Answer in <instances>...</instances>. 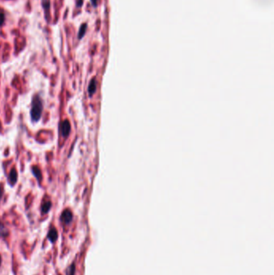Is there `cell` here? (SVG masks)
<instances>
[{
    "mask_svg": "<svg viewBox=\"0 0 274 275\" xmlns=\"http://www.w3.org/2000/svg\"><path fill=\"white\" fill-rule=\"evenodd\" d=\"M84 3V0H77V7L81 8Z\"/></svg>",
    "mask_w": 274,
    "mask_h": 275,
    "instance_id": "5bb4252c",
    "label": "cell"
},
{
    "mask_svg": "<svg viewBox=\"0 0 274 275\" xmlns=\"http://www.w3.org/2000/svg\"><path fill=\"white\" fill-rule=\"evenodd\" d=\"M86 31H87V23H82L81 25L80 28H79L78 35H77L78 40H81V39L83 38L84 36L85 35Z\"/></svg>",
    "mask_w": 274,
    "mask_h": 275,
    "instance_id": "52a82bcc",
    "label": "cell"
},
{
    "mask_svg": "<svg viewBox=\"0 0 274 275\" xmlns=\"http://www.w3.org/2000/svg\"><path fill=\"white\" fill-rule=\"evenodd\" d=\"M47 238L49 239V241H51L52 243L56 242L57 238H58V232H57V230H56L54 227L49 230L48 234H47Z\"/></svg>",
    "mask_w": 274,
    "mask_h": 275,
    "instance_id": "5b68a950",
    "label": "cell"
},
{
    "mask_svg": "<svg viewBox=\"0 0 274 275\" xmlns=\"http://www.w3.org/2000/svg\"><path fill=\"white\" fill-rule=\"evenodd\" d=\"M5 22V14L2 11H0V27H2Z\"/></svg>",
    "mask_w": 274,
    "mask_h": 275,
    "instance_id": "4fadbf2b",
    "label": "cell"
},
{
    "mask_svg": "<svg viewBox=\"0 0 274 275\" xmlns=\"http://www.w3.org/2000/svg\"><path fill=\"white\" fill-rule=\"evenodd\" d=\"M61 131L62 135L64 138H67L68 136L69 135L70 131H71V125H70V122L68 120H64L61 123Z\"/></svg>",
    "mask_w": 274,
    "mask_h": 275,
    "instance_id": "3957f363",
    "label": "cell"
},
{
    "mask_svg": "<svg viewBox=\"0 0 274 275\" xmlns=\"http://www.w3.org/2000/svg\"><path fill=\"white\" fill-rule=\"evenodd\" d=\"M66 273L67 275H74L75 274V265L74 264H72L71 266L68 268L67 271H66Z\"/></svg>",
    "mask_w": 274,
    "mask_h": 275,
    "instance_id": "7c38bea8",
    "label": "cell"
},
{
    "mask_svg": "<svg viewBox=\"0 0 274 275\" xmlns=\"http://www.w3.org/2000/svg\"><path fill=\"white\" fill-rule=\"evenodd\" d=\"M41 4L43 7V12H44V17L45 19L47 22H49L50 19H51V14H50V10H51V1L50 0H41Z\"/></svg>",
    "mask_w": 274,
    "mask_h": 275,
    "instance_id": "7a4b0ae2",
    "label": "cell"
},
{
    "mask_svg": "<svg viewBox=\"0 0 274 275\" xmlns=\"http://www.w3.org/2000/svg\"><path fill=\"white\" fill-rule=\"evenodd\" d=\"M52 207V203L50 201H44L43 204H42V206H41V210H42V212L43 213H47L48 212V211L50 210Z\"/></svg>",
    "mask_w": 274,
    "mask_h": 275,
    "instance_id": "9c48e42d",
    "label": "cell"
},
{
    "mask_svg": "<svg viewBox=\"0 0 274 275\" xmlns=\"http://www.w3.org/2000/svg\"><path fill=\"white\" fill-rule=\"evenodd\" d=\"M96 89H97V82H96V80L93 79L91 81L89 84V86H88V92H89L90 95H92L96 91Z\"/></svg>",
    "mask_w": 274,
    "mask_h": 275,
    "instance_id": "30bf717a",
    "label": "cell"
},
{
    "mask_svg": "<svg viewBox=\"0 0 274 275\" xmlns=\"http://www.w3.org/2000/svg\"><path fill=\"white\" fill-rule=\"evenodd\" d=\"M1 262H2V259H1V256H0V266H1Z\"/></svg>",
    "mask_w": 274,
    "mask_h": 275,
    "instance_id": "2e32d148",
    "label": "cell"
},
{
    "mask_svg": "<svg viewBox=\"0 0 274 275\" xmlns=\"http://www.w3.org/2000/svg\"><path fill=\"white\" fill-rule=\"evenodd\" d=\"M17 179H18V174H17L16 168H12L9 174V177H8L11 185L15 184L17 181Z\"/></svg>",
    "mask_w": 274,
    "mask_h": 275,
    "instance_id": "8992f818",
    "label": "cell"
},
{
    "mask_svg": "<svg viewBox=\"0 0 274 275\" xmlns=\"http://www.w3.org/2000/svg\"><path fill=\"white\" fill-rule=\"evenodd\" d=\"M61 221H63L64 223L66 225H68L72 222V213L69 209L64 210L62 214H61Z\"/></svg>",
    "mask_w": 274,
    "mask_h": 275,
    "instance_id": "277c9868",
    "label": "cell"
},
{
    "mask_svg": "<svg viewBox=\"0 0 274 275\" xmlns=\"http://www.w3.org/2000/svg\"><path fill=\"white\" fill-rule=\"evenodd\" d=\"M32 173L34 174V176H36L37 180L39 182H41V180H42V174H41L40 169L37 167H32Z\"/></svg>",
    "mask_w": 274,
    "mask_h": 275,
    "instance_id": "ba28073f",
    "label": "cell"
},
{
    "mask_svg": "<svg viewBox=\"0 0 274 275\" xmlns=\"http://www.w3.org/2000/svg\"><path fill=\"white\" fill-rule=\"evenodd\" d=\"M91 3L93 7H96L97 5V0H91Z\"/></svg>",
    "mask_w": 274,
    "mask_h": 275,
    "instance_id": "9a60e30c",
    "label": "cell"
},
{
    "mask_svg": "<svg viewBox=\"0 0 274 275\" xmlns=\"http://www.w3.org/2000/svg\"><path fill=\"white\" fill-rule=\"evenodd\" d=\"M0 129H1V122H0Z\"/></svg>",
    "mask_w": 274,
    "mask_h": 275,
    "instance_id": "e0dca14e",
    "label": "cell"
},
{
    "mask_svg": "<svg viewBox=\"0 0 274 275\" xmlns=\"http://www.w3.org/2000/svg\"><path fill=\"white\" fill-rule=\"evenodd\" d=\"M8 233V230L2 223H0V235L2 237H6Z\"/></svg>",
    "mask_w": 274,
    "mask_h": 275,
    "instance_id": "8fae6325",
    "label": "cell"
},
{
    "mask_svg": "<svg viewBox=\"0 0 274 275\" xmlns=\"http://www.w3.org/2000/svg\"><path fill=\"white\" fill-rule=\"evenodd\" d=\"M42 111H43V103L40 97L38 95H36L33 97L32 109H31V117L32 122H36L40 119Z\"/></svg>",
    "mask_w": 274,
    "mask_h": 275,
    "instance_id": "6da1fadb",
    "label": "cell"
}]
</instances>
